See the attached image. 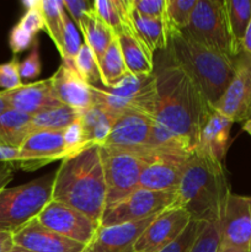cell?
<instances>
[{"label": "cell", "mask_w": 251, "mask_h": 252, "mask_svg": "<svg viewBox=\"0 0 251 252\" xmlns=\"http://www.w3.org/2000/svg\"><path fill=\"white\" fill-rule=\"evenodd\" d=\"M154 75L157 103L153 123L176 138L192 154L198 147L202 128L214 107L193 80L169 59L155 66Z\"/></svg>", "instance_id": "obj_1"}, {"label": "cell", "mask_w": 251, "mask_h": 252, "mask_svg": "<svg viewBox=\"0 0 251 252\" xmlns=\"http://www.w3.org/2000/svg\"><path fill=\"white\" fill-rule=\"evenodd\" d=\"M230 193L223 162L196 148L187 160L172 207L185 209L193 220L212 223L221 219Z\"/></svg>", "instance_id": "obj_2"}, {"label": "cell", "mask_w": 251, "mask_h": 252, "mask_svg": "<svg viewBox=\"0 0 251 252\" xmlns=\"http://www.w3.org/2000/svg\"><path fill=\"white\" fill-rule=\"evenodd\" d=\"M106 196L100 145H90L62 160L61 166L54 172L53 201L66 204L101 223L106 209Z\"/></svg>", "instance_id": "obj_3"}, {"label": "cell", "mask_w": 251, "mask_h": 252, "mask_svg": "<svg viewBox=\"0 0 251 252\" xmlns=\"http://www.w3.org/2000/svg\"><path fill=\"white\" fill-rule=\"evenodd\" d=\"M164 52L193 80L212 106L220 100L235 73V58L202 46L182 31L169 34Z\"/></svg>", "instance_id": "obj_4"}, {"label": "cell", "mask_w": 251, "mask_h": 252, "mask_svg": "<svg viewBox=\"0 0 251 252\" xmlns=\"http://www.w3.org/2000/svg\"><path fill=\"white\" fill-rule=\"evenodd\" d=\"M94 103L118 117L125 112H139L154 120L157 95L154 73L134 75L128 73L112 88L91 86Z\"/></svg>", "instance_id": "obj_5"}, {"label": "cell", "mask_w": 251, "mask_h": 252, "mask_svg": "<svg viewBox=\"0 0 251 252\" xmlns=\"http://www.w3.org/2000/svg\"><path fill=\"white\" fill-rule=\"evenodd\" d=\"M54 172L0 192V230L14 233L30 220L52 199Z\"/></svg>", "instance_id": "obj_6"}, {"label": "cell", "mask_w": 251, "mask_h": 252, "mask_svg": "<svg viewBox=\"0 0 251 252\" xmlns=\"http://www.w3.org/2000/svg\"><path fill=\"white\" fill-rule=\"evenodd\" d=\"M184 33L202 46L235 58L225 0H198Z\"/></svg>", "instance_id": "obj_7"}, {"label": "cell", "mask_w": 251, "mask_h": 252, "mask_svg": "<svg viewBox=\"0 0 251 252\" xmlns=\"http://www.w3.org/2000/svg\"><path fill=\"white\" fill-rule=\"evenodd\" d=\"M100 154L107 189L106 208H110L139 187L144 160L140 153L116 149L107 145H101Z\"/></svg>", "instance_id": "obj_8"}, {"label": "cell", "mask_w": 251, "mask_h": 252, "mask_svg": "<svg viewBox=\"0 0 251 252\" xmlns=\"http://www.w3.org/2000/svg\"><path fill=\"white\" fill-rule=\"evenodd\" d=\"M176 201V191H149L137 189L133 193L103 212L100 225L110 226L155 217Z\"/></svg>", "instance_id": "obj_9"}, {"label": "cell", "mask_w": 251, "mask_h": 252, "mask_svg": "<svg viewBox=\"0 0 251 252\" xmlns=\"http://www.w3.org/2000/svg\"><path fill=\"white\" fill-rule=\"evenodd\" d=\"M143 155L138 189L149 191H176L186 169L189 155L182 153L149 149Z\"/></svg>", "instance_id": "obj_10"}, {"label": "cell", "mask_w": 251, "mask_h": 252, "mask_svg": "<svg viewBox=\"0 0 251 252\" xmlns=\"http://www.w3.org/2000/svg\"><path fill=\"white\" fill-rule=\"evenodd\" d=\"M46 228L83 245L90 243L100 223L81 212L51 199L36 217Z\"/></svg>", "instance_id": "obj_11"}, {"label": "cell", "mask_w": 251, "mask_h": 252, "mask_svg": "<svg viewBox=\"0 0 251 252\" xmlns=\"http://www.w3.org/2000/svg\"><path fill=\"white\" fill-rule=\"evenodd\" d=\"M233 122L244 123L251 112V54L235 57V73L220 100L213 106Z\"/></svg>", "instance_id": "obj_12"}, {"label": "cell", "mask_w": 251, "mask_h": 252, "mask_svg": "<svg viewBox=\"0 0 251 252\" xmlns=\"http://www.w3.org/2000/svg\"><path fill=\"white\" fill-rule=\"evenodd\" d=\"M19 161L15 169L34 171L57 160L68 158L63 139V130H38L25 139L19 148Z\"/></svg>", "instance_id": "obj_13"}, {"label": "cell", "mask_w": 251, "mask_h": 252, "mask_svg": "<svg viewBox=\"0 0 251 252\" xmlns=\"http://www.w3.org/2000/svg\"><path fill=\"white\" fill-rule=\"evenodd\" d=\"M191 216L185 209L171 207L157 214L135 244V252H159L186 229Z\"/></svg>", "instance_id": "obj_14"}, {"label": "cell", "mask_w": 251, "mask_h": 252, "mask_svg": "<svg viewBox=\"0 0 251 252\" xmlns=\"http://www.w3.org/2000/svg\"><path fill=\"white\" fill-rule=\"evenodd\" d=\"M153 118L139 112L120 115L103 145L134 153L150 149Z\"/></svg>", "instance_id": "obj_15"}, {"label": "cell", "mask_w": 251, "mask_h": 252, "mask_svg": "<svg viewBox=\"0 0 251 252\" xmlns=\"http://www.w3.org/2000/svg\"><path fill=\"white\" fill-rule=\"evenodd\" d=\"M251 240V197L230 193L221 217L220 248L248 251Z\"/></svg>", "instance_id": "obj_16"}, {"label": "cell", "mask_w": 251, "mask_h": 252, "mask_svg": "<svg viewBox=\"0 0 251 252\" xmlns=\"http://www.w3.org/2000/svg\"><path fill=\"white\" fill-rule=\"evenodd\" d=\"M155 217L110 226L100 225L83 252H135V244Z\"/></svg>", "instance_id": "obj_17"}, {"label": "cell", "mask_w": 251, "mask_h": 252, "mask_svg": "<svg viewBox=\"0 0 251 252\" xmlns=\"http://www.w3.org/2000/svg\"><path fill=\"white\" fill-rule=\"evenodd\" d=\"M14 246L32 252H83L85 245L59 235L32 219L12 233Z\"/></svg>", "instance_id": "obj_18"}, {"label": "cell", "mask_w": 251, "mask_h": 252, "mask_svg": "<svg viewBox=\"0 0 251 252\" xmlns=\"http://www.w3.org/2000/svg\"><path fill=\"white\" fill-rule=\"evenodd\" d=\"M51 79L54 96L62 105L80 112L94 105L91 85L79 75L73 63L63 62Z\"/></svg>", "instance_id": "obj_19"}, {"label": "cell", "mask_w": 251, "mask_h": 252, "mask_svg": "<svg viewBox=\"0 0 251 252\" xmlns=\"http://www.w3.org/2000/svg\"><path fill=\"white\" fill-rule=\"evenodd\" d=\"M0 94L11 110L29 116H34L62 105L54 96L51 78L36 83L22 84L14 90H1Z\"/></svg>", "instance_id": "obj_20"}, {"label": "cell", "mask_w": 251, "mask_h": 252, "mask_svg": "<svg viewBox=\"0 0 251 252\" xmlns=\"http://www.w3.org/2000/svg\"><path fill=\"white\" fill-rule=\"evenodd\" d=\"M233 123V121L229 120L226 116L213 108L202 128L197 148L206 150L207 153L213 155L217 160L223 162L226 150H228Z\"/></svg>", "instance_id": "obj_21"}, {"label": "cell", "mask_w": 251, "mask_h": 252, "mask_svg": "<svg viewBox=\"0 0 251 252\" xmlns=\"http://www.w3.org/2000/svg\"><path fill=\"white\" fill-rule=\"evenodd\" d=\"M130 19L135 38L140 42L143 48L152 58H154V53L157 51L166 49L169 34L164 19L155 20L142 16L133 9V5Z\"/></svg>", "instance_id": "obj_22"}, {"label": "cell", "mask_w": 251, "mask_h": 252, "mask_svg": "<svg viewBox=\"0 0 251 252\" xmlns=\"http://www.w3.org/2000/svg\"><path fill=\"white\" fill-rule=\"evenodd\" d=\"M42 0L37 6L26 10L19 24L12 27L9 37V44L12 53L17 54L33 46L36 36L39 31L44 30V20L42 15Z\"/></svg>", "instance_id": "obj_23"}, {"label": "cell", "mask_w": 251, "mask_h": 252, "mask_svg": "<svg viewBox=\"0 0 251 252\" xmlns=\"http://www.w3.org/2000/svg\"><path fill=\"white\" fill-rule=\"evenodd\" d=\"M78 27L85 39L84 43L90 47L97 59V63H100L108 46L116 37V33L108 25H106L98 17V15L95 12V9L84 15L83 19L78 24Z\"/></svg>", "instance_id": "obj_24"}, {"label": "cell", "mask_w": 251, "mask_h": 252, "mask_svg": "<svg viewBox=\"0 0 251 252\" xmlns=\"http://www.w3.org/2000/svg\"><path fill=\"white\" fill-rule=\"evenodd\" d=\"M128 71L134 75H150L154 73V58L147 53L135 38L133 30L116 34Z\"/></svg>", "instance_id": "obj_25"}, {"label": "cell", "mask_w": 251, "mask_h": 252, "mask_svg": "<svg viewBox=\"0 0 251 252\" xmlns=\"http://www.w3.org/2000/svg\"><path fill=\"white\" fill-rule=\"evenodd\" d=\"M94 9L116 34L133 30L132 0H95Z\"/></svg>", "instance_id": "obj_26"}, {"label": "cell", "mask_w": 251, "mask_h": 252, "mask_svg": "<svg viewBox=\"0 0 251 252\" xmlns=\"http://www.w3.org/2000/svg\"><path fill=\"white\" fill-rule=\"evenodd\" d=\"M31 117L11 108L2 113L0 116V145L19 149L32 133Z\"/></svg>", "instance_id": "obj_27"}, {"label": "cell", "mask_w": 251, "mask_h": 252, "mask_svg": "<svg viewBox=\"0 0 251 252\" xmlns=\"http://www.w3.org/2000/svg\"><path fill=\"white\" fill-rule=\"evenodd\" d=\"M117 117L108 113L101 106L94 103L90 108L83 111L80 122L86 133L88 140L94 145H103L112 130Z\"/></svg>", "instance_id": "obj_28"}, {"label": "cell", "mask_w": 251, "mask_h": 252, "mask_svg": "<svg viewBox=\"0 0 251 252\" xmlns=\"http://www.w3.org/2000/svg\"><path fill=\"white\" fill-rule=\"evenodd\" d=\"M80 111L69 106L61 105L51 110L43 111L31 117V130H64L80 118Z\"/></svg>", "instance_id": "obj_29"}, {"label": "cell", "mask_w": 251, "mask_h": 252, "mask_svg": "<svg viewBox=\"0 0 251 252\" xmlns=\"http://www.w3.org/2000/svg\"><path fill=\"white\" fill-rule=\"evenodd\" d=\"M226 15L236 53H241L243 39L251 21V0H225Z\"/></svg>", "instance_id": "obj_30"}, {"label": "cell", "mask_w": 251, "mask_h": 252, "mask_svg": "<svg viewBox=\"0 0 251 252\" xmlns=\"http://www.w3.org/2000/svg\"><path fill=\"white\" fill-rule=\"evenodd\" d=\"M98 68H100L101 83L105 88H112L129 73L123 61L117 36L113 38L106 53L103 54L102 59L98 63Z\"/></svg>", "instance_id": "obj_31"}, {"label": "cell", "mask_w": 251, "mask_h": 252, "mask_svg": "<svg viewBox=\"0 0 251 252\" xmlns=\"http://www.w3.org/2000/svg\"><path fill=\"white\" fill-rule=\"evenodd\" d=\"M42 15L44 20V30L53 41L59 54L63 53L64 20L66 10L63 0H42Z\"/></svg>", "instance_id": "obj_32"}, {"label": "cell", "mask_w": 251, "mask_h": 252, "mask_svg": "<svg viewBox=\"0 0 251 252\" xmlns=\"http://www.w3.org/2000/svg\"><path fill=\"white\" fill-rule=\"evenodd\" d=\"M198 0H166L164 20L167 34L186 29Z\"/></svg>", "instance_id": "obj_33"}, {"label": "cell", "mask_w": 251, "mask_h": 252, "mask_svg": "<svg viewBox=\"0 0 251 252\" xmlns=\"http://www.w3.org/2000/svg\"><path fill=\"white\" fill-rule=\"evenodd\" d=\"M74 68L76 69L79 75L91 86H96V84L101 83L100 68H98L97 59L91 51L90 47L86 43L81 44L78 54L74 58Z\"/></svg>", "instance_id": "obj_34"}, {"label": "cell", "mask_w": 251, "mask_h": 252, "mask_svg": "<svg viewBox=\"0 0 251 252\" xmlns=\"http://www.w3.org/2000/svg\"><path fill=\"white\" fill-rule=\"evenodd\" d=\"M206 224L207 223H204V221L192 219L188 225L186 226V229L180 234L179 238L175 239L171 244H169L166 248L159 252H191L194 243L198 239L199 234L202 233Z\"/></svg>", "instance_id": "obj_35"}, {"label": "cell", "mask_w": 251, "mask_h": 252, "mask_svg": "<svg viewBox=\"0 0 251 252\" xmlns=\"http://www.w3.org/2000/svg\"><path fill=\"white\" fill-rule=\"evenodd\" d=\"M221 219L207 223L191 252H218L220 248Z\"/></svg>", "instance_id": "obj_36"}, {"label": "cell", "mask_w": 251, "mask_h": 252, "mask_svg": "<svg viewBox=\"0 0 251 252\" xmlns=\"http://www.w3.org/2000/svg\"><path fill=\"white\" fill-rule=\"evenodd\" d=\"M63 139L68 157L78 154L90 145H94L88 140L85 130H84L83 125L80 122V118L63 130Z\"/></svg>", "instance_id": "obj_37"}, {"label": "cell", "mask_w": 251, "mask_h": 252, "mask_svg": "<svg viewBox=\"0 0 251 252\" xmlns=\"http://www.w3.org/2000/svg\"><path fill=\"white\" fill-rule=\"evenodd\" d=\"M80 36L78 33L75 24L66 12L65 20H64V34H63V53L61 54L63 62L73 63L74 58L78 54L81 47Z\"/></svg>", "instance_id": "obj_38"}, {"label": "cell", "mask_w": 251, "mask_h": 252, "mask_svg": "<svg viewBox=\"0 0 251 252\" xmlns=\"http://www.w3.org/2000/svg\"><path fill=\"white\" fill-rule=\"evenodd\" d=\"M22 85V79L20 76V62L16 57L7 63L0 64V88L2 91L14 90Z\"/></svg>", "instance_id": "obj_39"}, {"label": "cell", "mask_w": 251, "mask_h": 252, "mask_svg": "<svg viewBox=\"0 0 251 252\" xmlns=\"http://www.w3.org/2000/svg\"><path fill=\"white\" fill-rule=\"evenodd\" d=\"M42 71L41 56H39L38 42H34L29 56L20 63V76L21 79L38 78Z\"/></svg>", "instance_id": "obj_40"}, {"label": "cell", "mask_w": 251, "mask_h": 252, "mask_svg": "<svg viewBox=\"0 0 251 252\" xmlns=\"http://www.w3.org/2000/svg\"><path fill=\"white\" fill-rule=\"evenodd\" d=\"M133 9L139 15L149 19H164L166 0H132Z\"/></svg>", "instance_id": "obj_41"}, {"label": "cell", "mask_w": 251, "mask_h": 252, "mask_svg": "<svg viewBox=\"0 0 251 252\" xmlns=\"http://www.w3.org/2000/svg\"><path fill=\"white\" fill-rule=\"evenodd\" d=\"M64 7H65L70 19L78 26V24L83 19L84 15L94 10V1L90 2L85 1V0H65L64 1Z\"/></svg>", "instance_id": "obj_42"}, {"label": "cell", "mask_w": 251, "mask_h": 252, "mask_svg": "<svg viewBox=\"0 0 251 252\" xmlns=\"http://www.w3.org/2000/svg\"><path fill=\"white\" fill-rule=\"evenodd\" d=\"M14 165L0 162V192L6 189L7 185L14 179Z\"/></svg>", "instance_id": "obj_43"}, {"label": "cell", "mask_w": 251, "mask_h": 252, "mask_svg": "<svg viewBox=\"0 0 251 252\" xmlns=\"http://www.w3.org/2000/svg\"><path fill=\"white\" fill-rule=\"evenodd\" d=\"M19 149L0 145V162L15 165L19 161Z\"/></svg>", "instance_id": "obj_44"}, {"label": "cell", "mask_w": 251, "mask_h": 252, "mask_svg": "<svg viewBox=\"0 0 251 252\" xmlns=\"http://www.w3.org/2000/svg\"><path fill=\"white\" fill-rule=\"evenodd\" d=\"M14 248L12 233L0 230V252H10Z\"/></svg>", "instance_id": "obj_45"}, {"label": "cell", "mask_w": 251, "mask_h": 252, "mask_svg": "<svg viewBox=\"0 0 251 252\" xmlns=\"http://www.w3.org/2000/svg\"><path fill=\"white\" fill-rule=\"evenodd\" d=\"M241 48H243V52H246V53L251 54V21L249 24L248 30H246L245 37L243 39V44H241Z\"/></svg>", "instance_id": "obj_46"}, {"label": "cell", "mask_w": 251, "mask_h": 252, "mask_svg": "<svg viewBox=\"0 0 251 252\" xmlns=\"http://www.w3.org/2000/svg\"><path fill=\"white\" fill-rule=\"evenodd\" d=\"M7 110H10L9 105H7V102L5 101V98L2 97V95L0 94V116H1L2 113L6 112Z\"/></svg>", "instance_id": "obj_47"}, {"label": "cell", "mask_w": 251, "mask_h": 252, "mask_svg": "<svg viewBox=\"0 0 251 252\" xmlns=\"http://www.w3.org/2000/svg\"><path fill=\"white\" fill-rule=\"evenodd\" d=\"M243 130L245 133H248V134L251 137V112H250V116L248 117V120L243 123Z\"/></svg>", "instance_id": "obj_48"}, {"label": "cell", "mask_w": 251, "mask_h": 252, "mask_svg": "<svg viewBox=\"0 0 251 252\" xmlns=\"http://www.w3.org/2000/svg\"><path fill=\"white\" fill-rule=\"evenodd\" d=\"M218 252H248V251L241 250V249H236V248H219Z\"/></svg>", "instance_id": "obj_49"}, {"label": "cell", "mask_w": 251, "mask_h": 252, "mask_svg": "<svg viewBox=\"0 0 251 252\" xmlns=\"http://www.w3.org/2000/svg\"><path fill=\"white\" fill-rule=\"evenodd\" d=\"M10 252H32V251L25 250V249H21V248H17V246H14V248L11 249V251H10Z\"/></svg>", "instance_id": "obj_50"}, {"label": "cell", "mask_w": 251, "mask_h": 252, "mask_svg": "<svg viewBox=\"0 0 251 252\" xmlns=\"http://www.w3.org/2000/svg\"><path fill=\"white\" fill-rule=\"evenodd\" d=\"M248 252H251V240H250V244H249V248H248Z\"/></svg>", "instance_id": "obj_51"}]
</instances>
